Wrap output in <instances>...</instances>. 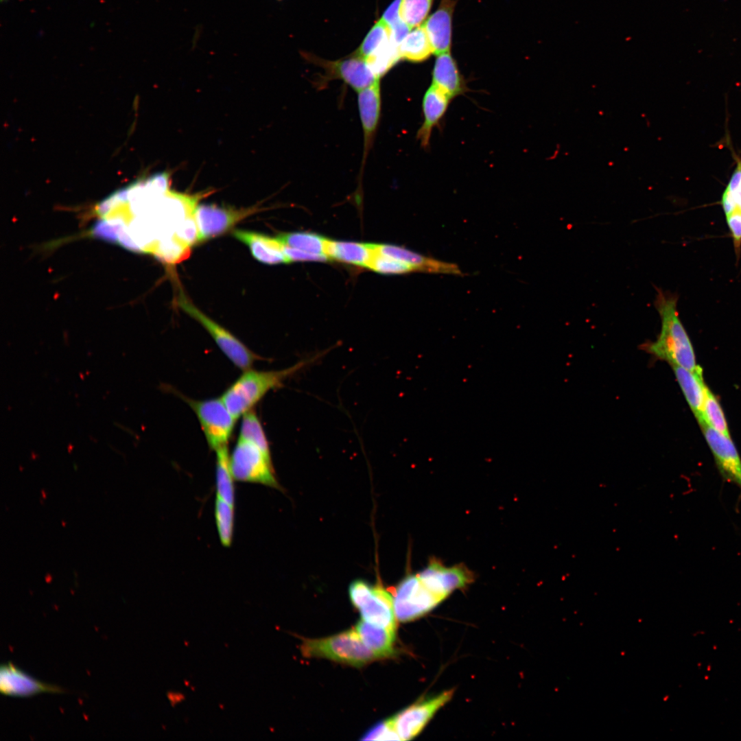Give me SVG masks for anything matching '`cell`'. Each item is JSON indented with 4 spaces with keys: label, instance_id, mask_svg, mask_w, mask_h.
<instances>
[{
    "label": "cell",
    "instance_id": "obj_23",
    "mask_svg": "<svg viewBox=\"0 0 741 741\" xmlns=\"http://www.w3.org/2000/svg\"><path fill=\"white\" fill-rule=\"evenodd\" d=\"M685 399L698 423L702 418L703 407L707 386L703 377V369L689 370L672 366Z\"/></svg>",
    "mask_w": 741,
    "mask_h": 741
},
{
    "label": "cell",
    "instance_id": "obj_34",
    "mask_svg": "<svg viewBox=\"0 0 741 741\" xmlns=\"http://www.w3.org/2000/svg\"><path fill=\"white\" fill-rule=\"evenodd\" d=\"M189 252V246L174 235L159 242L154 255L165 263H177L185 259Z\"/></svg>",
    "mask_w": 741,
    "mask_h": 741
},
{
    "label": "cell",
    "instance_id": "obj_6",
    "mask_svg": "<svg viewBox=\"0 0 741 741\" xmlns=\"http://www.w3.org/2000/svg\"><path fill=\"white\" fill-rule=\"evenodd\" d=\"M196 414L209 447L227 446L237 421L220 398L195 400L181 396Z\"/></svg>",
    "mask_w": 741,
    "mask_h": 741
},
{
    "label": "cell",
    "instance_id": "obj_37",
    "mask_svg": "<svg viewBox=\"0 0 741 741\" xmlns=\"http://www.w3.org/2000/svg\"><path fill=\"white\" fill-rule=\"evenodd\" d=\"M362 740H401L393 716L373 726L362 737Z\"/></svg>",
    "mask_w": 741,
    "mask_h": 741
},
{
    "label": "cell",
    "instance_id": "obj_12",
    "mask_svg": "<svg viewBox=\"0 0 741 741\" xmlns=\"http://www.w3.org/2000/svg\"><path fill=\"white\" fill-rule=\"evenodd\" d=\"M453 694V690L443 692L416 702L395 715V725L401 740H410L416 736Z\"/></svg>",
    "mask_w": 741,
    "mask_h": 741
},
{
    "label": "cell",
    "instance_id": "obj_27",
    "mask_svg": "<svg viewBox=\"0 0 741 741\" xmlns=\"http://www.w3.org/2000/svg\"><path fill=\"white\" fill-rule=\"evenodd\" d=\"M215 453L216 495L235 506V479L231 472L228 447H221Z\"/></svg>",
    "mask_w": 741,
    "mask_h": 741
},
{
    "label": "cell",
    "instance_id": "obj_28",
    "mask_svg": "<svg viewBox=\"0 0 741 741\" xmlns=\"http://www.w3.org/2000/svg\"><path fill=\"white\" fill-rule=\"evenodd\" d=\"M235 506L215 495L214 515L220 543L230 547L233 535Z\"/></svg>",
    "mask_w": 741,
    "mask_h": 741
},
{
    "label": "cell",
    "instance_id": "obj_22",
    "mask_svg": "<svg viewBox=\"0 0 741 741\" xmlns=\"http://www.w3.org/2000/svg\"><path fill=\"white\" fill-rule=\"evenodd\" d=\"M432 84L451 99L467 91L464 78L450 52L437 56L432 71Z\"/></svg>",
    "mask_w": 741,
    "mask_h": 741
},
{
    "label": "cell",
    "instance_id": "obj_31",
    "mask_svg": "<svg viewBox=\"0 0 741 741\" xmlns=\"http://www.w3.org/2000/svg\"><path fill=\"white\" fill-rule=\"evenodd\" d=\"M277 239L284 246L312 253L325 254L327 239L312 233L295 232L283 233L279 235Z\"/></svg>",
    "mask_w": 741,
    "mask_h": 741
},
{
    "label": "cell",
    "instance_id": "obj_11",
    "mask_svg": "<svg viewBox=\"0 0 741 741\" xmlns=\"http://www.w3.org/2000/svg\"><path fill=\"white\" fill-rule=\"evenodd\" d=\"M259 211L258 206L242 209L220 207L215 204L197 206L194 217L199 232V242L226 233L237 223Z\"/></svg>",
    "mask_w": 741,
    "mask_h": 741
},
{
    "label": "cell",
    "instance_id": "obj_9",
    "mask_svg": "<svg viewBox=\"0 0 741 741\" xmlns=\"http://www.w3.org/2000/svg\"><path fill=\"white\" fill-rule=\"evenodd\" d=\"M442 601V598L423 584L417 574L406 576L394 591V611L397 619L401 622L414 620Z\"/></svg>",
    "mask_w": 741,
    "mask_h": 741
},
{
    "label": "cell",
    "instance_id": "obj_42",
    "mask_svg": "<svg viewBox=\"0 0 741 741\" xmlns=\"http://www.w3.org/2000/svg\"><path fill=\"white\" fill-rule=\"evenodd\" d=\"M8 1L9 0H1V3H7Z\"/></svg>",
    "mask_w": 741,
    "mask_h": 741
},
{
    "label": "cell",
    "instance_id": "obj_25",
    "mask_svg": "<svg viewBox=\"0 0 741 741\" xmlns=\"http://www.w3.org/2000/svg\"><path fill=\"white\" fill-rule=\"evenodd\" d=\"M375 250L374 244L327 239L325 254L329 259L368 268Z\"/></svg>",
    "mask_w": 741,
    "mask_h": 741
},
{
    "label": "cell",
    "instance_id": "obj_13",
    "mask_svg": "<svg viewBox=\"0 0 741 741\" xmlns=\"http://www.w3.org/2000/svg\"><path fill=\"white\" fill-rule=\"evenodd\" d=\"M417 574L423 584L443 600L454 591L466 587L473 579L472 572L464 565L447 567L434 558Z\"/></svg>",
    "mask_w": 741,
    "mask_h": 741
},
{
    "label": "cell",
    "instance_id": "obj_29",
    "mask_svg": "<svg viewBox=\"0 0 741 741\" xmlns=\"http://www.w3.org/2000/svg\"><path fill=\"white\" fill-rule=\"evenodd\" d=\"M238 438L252 443L271 458L268 438L257 415L252 410L242 416Z\"/></svg>",
    "mask_w": 741,
    "mask_h": 741
},
{
    "label": "cell",
    "instance_id": "obj_38",
    "mask_svg": "<svg viewBox=\"0 0 741 741\" xmlns=\"http://www.w3.org/2000/svg\"><path fill=\"white\" fill-rule=\"evenodd\" d=\"M174 235L189 247L199 242V232L194 215L182 220L177 225Z\"/></svg>",
    "mask_w": 741,
    "mask_h": 741
},
{
    "label": "cell",
    "instance_id": "obj_41",
    "mask_svg": "<svg viewBox=\"0 0 741 741\" xmlns=\"http://www.w3.org/2000/svg\"><path fill=\"white\" fill-rule=\"evenodd\" d=\"M401 0H394L382 15L381 19L388 25H391L401 19L400 15Z\"/></svg>",
    "mask_w": 741,
    "mask_h": 741
},
{
    "label": "cell",
    "instance_id": "obj_32",
    "mask_svg": "<svg viewBox=\"0 0 741 741\" xmlns=\"http://www.w3.org/2000/svg\"><path fill=\"white\" fill-rule=\"evenodd\" d=\"M400 59L399 45L390 38L381 47L365 60L375 75L380 78Z\"/></svg>",
    "mask_w": 741,
    "mask_h": 741
},
{
    "label": "cell",
    "instance_id": "obj_10",
    "mask_svg": "<svg viewBox=\"0 0 741 741\" xmlns=\"http://www.w3.org/2000/svg\"><path fill=\"white\" fill-rule=\"evenodd\" d=\"M307 60L322 67L325 74L320 82L339 79L356 91H360L379 78L371 70L366 60L356 54L335 61L327 60L309 54H303Z\"/></svg>",
    "mask_w": 741,
    "mask_h": 741
},
{
    "label": "cell",
    "instance_id": "obj_15",
    "mask_svg": "<svg viewBox=\"0 0 741 741\" xmlns=\"http://www.w3.org/2000/svg\"><path fill=\"white\" fill-rule=\"evenodd\" d=\"M357 93V106L364 137L363 157L359 174L360 177H362L366 158L374 143L381 116V97L379 78Z\"/></svg>",
    "mask_w": 741,
    "mask_h": 741
},
{
    "label": "cell",
    "instance_id": "obj_5",
    "mask_svg": "<svg viewBox=\"0 0 741 741\" xmlns=\"http://www.w3.org/2000/svg\"><path fill=\"white\" fill-rule=\"evenodd\" d=\"M352 604L360 611L362 620L383 628L396 631L397 618L393 596L380 583L371 586L362 580L353 581L349 588Z\"/></svg>",
    "mask_w": 741,
    "mask_h": 741
},
{
    "label": "cell",
    "instance_id": "obj_1",
    "mask_svg": "<svg viewBox=\"0 0 741 741\" xmlns=\"http://www.w3.org/2000/svg\"><path fill=\"white\" fill-rule=\"evenodd\" d=\"M170 175L163 172L139 180L104 200L97 208L93 234L138 252L154 255L161 240L169 237L167 193Z\"/></svg>",
    "mask_w": 741,
    "mask_h": 741
},
{
    "label": "cell",
    "instance_id": "obj_26",
    "mask_svg": "<svg viewBox=\"0 0 741 741\" xmlns=\"http://www.w3.org/2000/svg\"><path fill=\"white\" fill-rule=\"evenodd\" d=\"M401 59L413 62L427 60L433 50L423 25L412 28L399 45Z\"/></svg>",
    "mask_w": 741,
    "mask_h": 741
},
{
    "label": "cell",
    "instance_id": "obj_2",
    "mask_svg": "<svg viewBox=\"0 0 741 741\" xmlns=\"http://www.w3.org/2000/svg\"><path fill=\"white\" fill-rule=\"evenodd\" d=\"M657 290L654 305L661 318V331L655 341L646 342L642 349L672 366L695 370L699 366L696 364L690 339L679 318L678 296Z\"/></svg>",
    "mask_w": 741,
    "mask_h": 741
},
{
    "label": "cell",
    "instance_id": "obj_40",
    "mask_svg": "<svg viewBox=\"0 0 741 741\" xmlns=\"http://www.w3.org/2000/svg\"><path fill=\"white\" fill-rule=\"evenodd\" d=\"M388 27L390 29V38L397 45L402 42L411 30V27L402 19H399Z\"/></svg>",
    "mask_w": 741,
    "mask_h": 741
},
{
    "label": "cell",
    "instance_id": "obj_7",
    "mask_svg": "<svg viewBox=\"0 0 741 741\" xmlns=\"http://www.w3.org/2000/svg\"><path fill=\"white\" fill-rule=\"evenodd\" d=\"M230 465L235 480L279 487L271 458L250 441L238 438L230 454Z\"/></svg>",
    "mask_w": 741,
    "mask_h": 741
},
{
    "label": "cell",
    "instance_id": "obj_30",
    "mask_svg": "<svg viewBox=\"0 0 741 741\" xmlns=\"http://www.w3.org/2000/svg\"><path fill=\"white\" fill-rule=\"evenodd\" d=\"M701 425H707L711 428L730 436L727 422L722 407L714 393L707 388L703 407Z\"/></svg>",
    "mask_w": 741,
    "mask_h": 741
},
{
    "label": "cell",
    "instance_id": "obj_18",
    "mask_svg": "<svg viewBox=\"0 0 741 741\" xmlns=\"http://www.w3.org/2000/svg\"><path fill=\"white\" fill-rule=\"evenodd\" d=\"M720 204L736 252L739 255L741 247V160L722 193Z\"/></svg>",
    "mask_w": 741,
    "mask_h": 741
},
{
    "label": "cell",
    "instance_id": "obj_33",
    "mask_svg": "<svg viewBox=\"0 0 741 741\" xmlns=\"http://www.w3.org/2000/svg\"><path fill=\"white\" fill-rule=\"evenodd\" d=\"M390 39L388 25L381 19L368 32L355 54L366 59Z\"/></svg>",
    "mask_w": 741,
    "mask_h": 741
},
{
    "label": "cell",
    "instance_id": "obj_17",
    "mask_svg": "<svg viewBox=\"0 0 741 741\" xmlns=\"http://www.w3.org/2000/svg\"><path fill=\"white\" fill-rule=\"evenodd\" d=\"M455 5L454 0H441L437 10L423 24L433 54L437 56L450 52L452 16Z\"/></svg>",
    "mask_w": 741,
    "mask_h": 741
},
{
    "label": "cell",
    "instance_id": "obj_35",
    "mask_svg": "<svg viewBox=\"0 0 741 741\" xmlns=\"http://www.w3.org/2000/svg\"><path fill=\"white\" fill-rule=\"evenodd\" d=\"M433 0H401L400 15L411 27L421 25L425 19Z\"/></svg>",
    "mask_w": 741,
    "mask_h": 741
},
{
    "label": "cell",
    "instance_id": "obj_3",
    "mask_svg": "<svg viewBox=\"0 0 741 741\" xmlns=\"http://www.w3.org/2000/svg\"><path fill=\"white\" fill-rule=\"evenodd\" d=\"M320 357L301 361L291 367L261 371L250 368L243 373L224 391L221 399L237 420L252 410L269 391L281 387L284 381Z\"/></svg>",
    "mask_w": 741,
    "mask_h": 741
},
{
    "label": "cell",
    "instance_id": "obj_39",
    "mask_svg": "<svg viewBox=\"0 0 741 741\" xmlns=\"http://www.w3.org/2000/svg\"><path fill=\"white\" fill-rule=\"evenodd\" d=\"M283 251L289 262L292 261H325L328 257L325 254H316L283 245Z\"/></svg>",
    "mask_w": 741,
    "mask_h": 741
},
{
    "label": "cell",
    "instance_id": "obj_4",
    "mask_svg": "<svg viewBox=\"0 0 741 741\" xmlns=\"http://www.w3.org/2000/svg\"><path fill=\"white\" fill-rule=\"evenodd\" d=\"M301 650L307 658H324L357 668L379 659L355 628L324 638L303 639Z\"/></svg>",
    "mask_w": 741,
    "mask_h": 741
},
{
    "label": "cell",
    "instance_id": "obj_14",
    "mask_svg": "<svg viewBox=\"0 0 741 741\" xmlns=\"http://www.w3.org/2000/svg\"><path fill=\"white\" fill-rule=\"evenodd\" d=\"M722 477L741 490V458L730 436L701 425Z\"/></svg>",
    "mask_w": 741,
    "mask_h": 741
},
{
    "label": "cell",
    "instance_id": "obj_36",
    "mask_svg": "<svg viewBox=\"0 0 741 741\" xmlns=\"http://www.w3.org/2000/svg\"><path fill=\"white\" fill-rule=\"evenodd\" d=\"M368 268L385 274H405L417 271L413 266L397 259L382 255L377 252L376 250Z\"/></svg>",
    "mask_w": 741,
    "mask_h": 741
},
{
    "label": "cell",
    "instance_id": "obj_8",
    "mask_svg": "<svg viewBox=\"0 0 741 741\" xmlns=\"http://www.w3.org/2000/svg\"><path fill=\"white\" fill-rule=\"evenodd\" d=\"M178 304L185 313L206 329L221 351L237 368L242 370L250 368L254 362L259 358L230 331L198 309L183 294L179 296Z\"/></svg>",
    "mask_w": 741,
    "mask_h": 741
},
{
    "label": "cell",
    "instance_id": "obj_20",
    "mask_svg": "<svg viewBox=\"0 0 741 741\" xmlns=\"http://www.w3.org/2000/svg\"><path fill=\"white\" fill-rule=\"evenodd\" d=\"M233 236L248 246L259 261L270 265L290 263L283 251V244L277 239L252 231L235 230Z\"/></svg>",
    "mask_w": 741,
    "mask_h": 741
},
{
    "label": "cell",
    "instance_id": "obj_19",
    "mask_svg": "<svg viewBox=\"0 0 741 741\" xmlns=\"http://www.w3.org/2000/svg\"><path fill=\"white\" fill-rule=\"evenodd\" d=\"M374 247L379 254L408 263L415 268L417 271L462 274L460 269L455 263L427 257L401 246L391 244H374Z\"/></svg>",
    "mask_w": 741,
    "mask_h": 741
},
{
    "label": "cell",
    "instance_id": "obj_21",
    "mask_svg": "<svg viewBox=\"0 0 741 741\" xmlns=\"http://www.w3.org/2000/svg\"><path fill=\"white\" fill-rule=\"evenodd\" d=\"M450 97L436 86L432 85L423 98V123L417 132L416 138L423 148L429 146L432 129L439 124L448 108Z\"/></svg>",
    "mask_w": 741,
    "mask_h": 741
},
{
    "label": "cell",
    "instance_id": "obj_24",
    "mask_svg": "<svg viewBox=\"0 0 741 741\" xmlns=\"http://www.w3.org/2000/svg\"><path fill=\"white\" fill-rule=\"evenodd\" d=\"M355 629L364 645L379 659L395 655L396 631L371 624L364 620L357 622Z\"/></svg>",
    "mask_w": 741,
    "mask_h": 741
},
{
    "label": "cell",
    "instance_id": "obj_16",
    "mask_svg": "<svg viewBox=\"0 0 741 741\" xmlns=\"http://www.w3.org/2000/svg\"><path fill=\"white\" fill-rule=\"evenodd\" d=\"M0 691L6 696L30 697L40 693H65V690L41 682L23 672L12 663L0 668Z\"/></svg>",
    "mask_w": 741,
    "mask_h": 741
}]
</instances>
